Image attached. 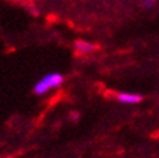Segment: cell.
Instances as JSON below:
<instances>
[{
  "instance_id": "1",
  "label": "cell",
  "mask_w": 159,
  "mask_h": 158,
  "mask_svg": "<svg viewBox=\"0 0 159 158\" xmlns=\"http://www.w3.org/2000/svg\"><path fill=\"white\" fill-rule=\"evenodd\" d=\"M62 82H63V77L60 73H51L48 75L43 77L34 86V92L36 95H44L53 88H57L58 86L62 84Z\"/></svg>"
},
{
  "instance_id": "4",
  "label": "cell",
  "mask_w": 159,
  "mask_h": 158,
  "mask_svg": "<svg viewBox=\"0 0 159 158\" xmlns=\"http://www.w3.org/2000/svg\"><path fill=\"white\" fill-rule=\"evenodd\" d=\"M157 3V0H142V5H144L145 8H148V9H150V8H153Z\"/></svg>"
},
{
  "instance_id": "3",
  "label": "cell",
  "mask_w": 159,
  "mask_h": 158,
  "mask_svg": "<svg viewBox=\"0 0 159 158\" xmlns=\"http://www.w3.org/2000/svg\"><path fill=\"white\" fill-rule=\"evenodd\" d=\"M75 48L79 53H89L92 51H94V45L89 42H84V40H79L75 44Z\"/></svg>"
},
{
  "instance_id": "5",
  "label": "cell",
  "mask_w": 159,
  "mask_h": 158,
  "mask_svg": "<svg viewBox=\"0 0 159 158\" xmlns=\"http://www.w3.org/2000/svg\"><path fill=\"white\" fill-rule=\"evenodd\" d=\"M158 135H159V133H158Z\"/></svg>"
},
{
  "instance_id": "2",
  "label": "cell",
  "mask_w": 159,
  "mask_h": 158,
  "mask_svg": "<svg viewBox=\"0 0 159 158\" xmlns=\"http://www.w3.org/2000/svg\"><path fill=\"white\" fill-rule=\"evenodd\" d=\"M118 100L124 104H137L142 100L141 95L137 93H119L118 95Z\"/></svg>"
}]
</instances>
